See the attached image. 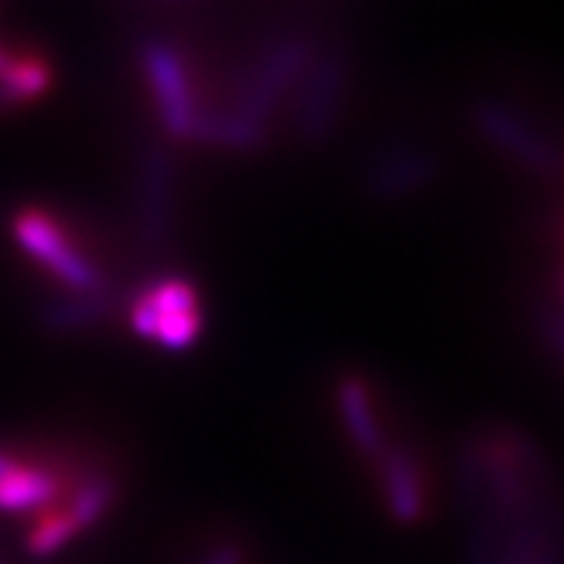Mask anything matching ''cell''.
<instances>
[{
  "label": "cell",
  "instance_id": "obj_1",
  "mask_svg": "<svg viewBox=\"0 0 564 564\" xmlns=\"http://www.w3.org/2000/svg\"><path fill=\"white\" fill-rule=\"evenodd\" d=\"M317 55L308 35L282 32L260 50L237 98L214 112H199L194 139L228 153H251L268 141V127L285 93L303 82L305 69Z\"/></svg>",
  "mask_w": 564,
  "mask_h": 564
},
{
  "label": "cell",
  "instance_id": "obj_2",
  "mask_svg": "<svg viewBox=\"0 0 564 564\" xmlns=\"http://www.w3.org/2000/svg\"><path fill=\"white\" fill-rule=\"evenodd\" d=\"M12 237L37 265L53 271L69 294H101L105 274L93 260L75 248L53 214L41 208H21L12 216Z\"/></svg>",
  "mask_w": 564,
  "mask_h": 564
},
{
  "label": "cell",
  "instance_id": "obj_3",
  "mask_svg": "<svg viewBox=\"0 0 564 564\" xmlns=\"http://www.w3.org/2000/svg\"><path fill=\"white\" fill-rule=\"evenodd\" d=\"M130 326L139 337L167 351H185L202 335L199 294L185 276H167L150 285L130 305Z\"/></svg>",
  "mask_w": 564,
  "mask_h": 564
},
{
  "label": "cell",
  "instance_id": "obj_4",
  "mask_svg": "<svg viewBox=\"0 0 564 564\" xmlns=\"http://www.w3.org/2000/svg\"><path fill=\"white\" fill-rule=\"evenodd\" d=\"M139 58L164 133L176 141L194 139L199 110H196L185 61L176 46L167 37L150 35L139 44Z\"/></svg>",
  "mask_w": 564,
  "mask_h": 564
},
{
  "label": "cell",
  "instance_id": "obj_5",
  "mask_svg": "<svg viewBox=\"0 0 564 564\" xmlns=\"http://www.w3.org/2000/svg\"><path fill=\"white\" fill-rule=\"evenodd\" d=\"M349 87V61L343 50L317 53L297 84L294 133L303 144H323L340 121Z\"/></svg>",
  "mask_w": 564,
  "mask_h": 564
},
{
  "label": "cell",
  "instance_id": "obj_6",
  "mask_svg": "<svg viewBox=\"0 0 564 564\" xmlns=\"http://www.w3.org/2000/svg\"><path fill=\"white\" fill-rule=\"evenodd\" d=\"M473 124L478 127V133L490 141L492 148L501 150L512 162L528 167L530 173L539 176H550L558 171L562 156H558L556 144L539 130L530 119H524L519 110L484 98L473 107Z\"/></svg>",
  "mask_w": 564,
  "mask_h": 564
},
{
  "label": "cell",
  "instance_id": "obj_7",
  "mask_svg": "<svg viewBox=\"0 0 564 564\" xmlns=\"http://www.w3.org/2000/svg\"><path fill=\"white\" fill-rule=\"evenodd\" d=\"M173 162L159 141L141 150L139 162V234L150 251H162L173 228Z\"/></svg>",
  "mask_w": 564,
  "mask_h": 564
},
{
  "label": "cell",
  "instance_id": "obj_8",
  "mask_svg": "<svg viewBox=\"0 0 564 564\" xmlns=\"http://www.w3.org/2000/svg\"><path fill=\"white\" fill-rule=\"evenodd\" d=\"M380 496L387 505L389 519L412 528L426 516V487H423L421 460L403 449V446H389L387 455L378 460Z\"/></svg>",
  "mask_w": 564,
  "mask_h": 564
},
{
  "label": "cell",
  "instance_id": "obj_9",
  "mask_svg": "<svg viewBox=\"0 0 564 564\" xmlns=\"http://www.w3.org/2000/svg\"><path fill=\"white\" fill-rule=\"evenodd\" d=\"M335 403L343 430H346L357 453L371 464H378L387 455L389 441L378 417V409H375V394H371L369 383L360 375H343L335 387Z\"/></svg>",
  "mask_w": 564,
  "mask_h": 564
},
{
  "label": "cell",
  "instance_id": "obj_10",
  "mask_svg": "<svg viewBox=\"0 0 564 564\" xmlns=\"http://www.w3.org/2000/svg\"><path fill=\"white\" fill-rule=\"evenodd\" d=\"M438 176V159L415 148L389 150L371 162L366 173V191L380 202L415 196Z\"/></svg>",
  "mask_w": 564,
  "mask_h": 564
},
{
  "label": "cell",
  "instance_id": "obj_11",
  "mask_svg": "<svg viewBox=\"0 0 564 564\" xmlns=\"http://www.w3.org/2000/svg\"><path fill=\"white\" fill-rule=\"evenodd\" d=\"M58 478L50 469L32 467V464H15L12 473L0 478V510H46L50 501L58 496Z\"/></svg>",
  "mask_w": 564,
  "mask_h": 564
},
{
  "label": "cell",
  "instance_id": "obj_12",
  "mask_svg": "<svg viewBox=\"0 0 564 564\" xmlns=\"http://www.w3.org/2000/svg\"><path fill=\"white\" fill-rule=\"evenodd\" d=\"M53 87V67L41 55H12L0 73V112L30 105Z\"/></svg>",
  "mask_w": 564,
  "mask_h": 564
},
{
  "label": "cell",
  "instance_id": "obj_13",
  "mask_svg": "<svg viewBox=\"0 0 564 564\" xmlns=\"http://www.w3.org/2000/svg\"><path fill=\"white\" fill-rule=\"evenodd\" d=\"M110 297L101 294H67L41 312V323L50 335H75L84 328L98 326L110 314Z\"/></svg>",
  "mask_w": 564,
  "mask_h": 564
},
{
  "label": "cell",
  "instance_id": "obj_14",
  "mask_svg": "<svg viewBox=\"0 0 564 564\" xmlns=\"http://www.w3.org/2000/svg\"><path fill=\"white\" fill-rule=\"evenodd\" d=\"M116 498H119V481L107 476V473H96V476H89L87 481L75 487L67 501V512L82 530L96 528L98 521L112 510Z\"/></svg>",
  "mask_w": 564,
  "mask_h": 564
},
{
  "label": "cell",
  "instance_id": "obj_15",
  "mask_svg": "<svg viewBox=\"0 0 564 564\" xmlns=\"http://www.w3.org/2000/svg\"><path fill=\"white\" fill-rule=\"evenodd\" d=\"M82 533V528L75 524L73 516L67 512V507H58V510H50L46 507L41 512V519L32 524V530L26 533V550H30L35 558L53 556L61 547H67L75 535Z\"/></svg>",
  "mask_w": 564,
  "mask_h": 564
},
{
  "label": "cell",
  "instance_id": "obj_16",
  "mask_svg": "<svg viewBox=\"0 0 564 564\" xmlns=\"http://www.w3.org/2000/svg\"><path fill=\"white\" fill-rule=\"evenodd\" d=\"M194 564H246V547L239 542H216Z\"/></svg>",
  "mask_w": 564,
  "mask_h": 564
},
{
  "label": "cell",
  "instance_id": "obj_17",
  "mask_svg": "<svg viewBox=\"0 0 564 564\" xmlns=\"http://www.w3.org/2000/svg\"><path fill=\"white\" fill-rule=\"evenodd\" d=\"M539 328H542L544 340L558 357L564 360V319L556 317V314H542L539 317Z\"/></svg>",
  "mask_w": 564,
  "mask_h": 564
},
{
  "label": "cell",
  "instance_id": "obj_18",
  "mask_svg": "<svg viewBox=\"0 0 564 564\" xmlns=\"http://www.w3.org/2000/svg\"><path fill=\"white\" fill-rule=\"evenodd\" d=\"M15 464H18V460L12 458V455L0 453V478L7 476V473H12V469H15Z\"/></svg>",
  "mask_w": 564,
  "mask_h": 564
},
{
  "label": "cell",
  "instance_id": "obj_19",
  "mask_svg": "<svg viewBox=\"0 0 564 564\" xmlns=\"http://www.w3.org/2000/svg\"><path fill=\"white\" fill-rule=\"evenodd\" d=\"M9 58H12V55H9L7 50L0 46V73H3V67H7V64H9Z\"/></svg>",
  "mask_w": 564,
  "mask_h": 564
}]
</instances>
